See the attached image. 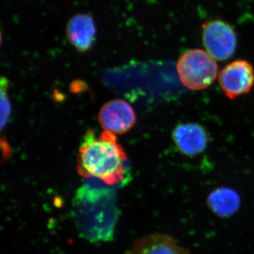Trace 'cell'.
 <instances>
[{"mask_svg": "<svg viewBox=\"0 0 254 254\" xmlns=\"http://www.w3.org/2000/svg\"><path fill=\"white\" fill-rule=\"evenodd\" d=\"M86 179L73 197L76 230L91 243L112 242L120 215L115 188L96 179Z\"/></svg>", "mask_w": 254, "mask_h": 254, "instance_id": "obj_1", "label": "cell"}, {"mask_svg": "<svg viewBox=\"0 0 254 254\" xmlns=\"http://www.w3.org/2000/svg\"><path fill=\"white\" fill-rule=\"evenodd\" d=\"M126 153L115 133L105 131L97 136L86 132L80 145L77 170L85 178H94L108 186H123L128 174Z\"/></svg>", "mask_w": 254, "mask_h": 254, "instance_id": "obj_2", "label": "cell"}, {"mask_svg": "<svg viewBox=\"0 0 254 254\" xmlns=\"http://www.w3.org/2000/svg\"><path fill=\"white\" fill-rule=\"evenodd\" d=\"M182 84L192 91H202L211 86L218 74L215 60L206 51L192 49L185 52L177 63Z\"/></svg>", "mask_w": 254, "mask_h": 254, "instance_id": "obj_3", "label": "cell"}, {"mask_svg": "<svg viewBox=\"0 0 254 254\" xmlns=\"http://www.w3.org/2000/svg\"><path fill=\"white\" fill-rule=\"evenodd\" d=\"M202 40L207 53L218 61L230 59L236 51V32L230 23L222 20L204 23Z\"/></svg>", "mask_w": 254, "mask_h": 254, "instance_id": "obj_4", "label": "cell"}, {"mask_svg": "<svg viewBox=\"0 0 254 254\" xmlns=\"http://www.w3.org/2000/svg\"><path fill=\"white\" fill-rule=\"evenodd\" d=\"M219 85L227 98L235 100L247 94L254 86V69L250 62L238 60L225 66L218 78Z\"/></svg>", "mask_w": 254, "mask_h": 254, "instance_id": "obj_5", "label": "cell"}, {"mask_svg": "<svg viewBox=\"0 0 254 254\" xmlns=\"http://www.w3.org/2000/svg\"><path fill=\"white\" fill-rule=\"evenodd\" d=\"M98 119L105 131L123 134L134 126L136 114L133 108L123 100H113L105 103Z\"/></svg>", "mask_w": 254, "mask_h": 254, "instance_id": "obj_6", "label": "cell"}, {"mask_svg": "<svg viewBox=\"0 0 254 254\" xmlns=\"http://www.w3.org/2000/svg\"><path fill=\"white\" fill-rule=\"evenodd\" d=\"M172 138L177 149L190 157L204 152L209 142L206 129L196 123L180 124L174 128Z\"/></svg>", "mask_w": 254, "mask_h": 254, "instance_id": "obj_7", "label": "cell"}, {"mask_svg": "<svg viewBox=\"0 0 254 254\" xmlns=\"http://www.w3.org/2000/svg\"><path fill=\"white\" fill-rule=\"evenodd\" d=\"M125 254H190L168 234L155 232L141 237Z\"/></svg>", "mask_w": 254, "mask_h": 254, "instance_id": "obj_8", "label": "cell"}, {"mask_svg": "<svg viewBox=\"0 0 254 254\" xmlns=\"http://www.w3.org/2000/svg\"><path fill=\"white\" fill-rule=\"evenodd\" d=\"M66 31L68 41L79 53L91 49L96 38V26L89 14H78L70 18Z\"/></svg>", "mask_w": 254, "mask_h": 254, "instance_id": "obj_9", "label": "cell"}, {"mask_svg": "<svg viewBox=\"0 0 254 254\" xmlns=\"http://www.w3.org/2000/svg\"><path fill=\"white\" fill-rule=\"evenodd\" d=\"M241 203L240 195L230 187L215 189L207 198L209 209L221 218H229L235 215L240 210Z\"/></svg>", "mask_w": 254, "mask_h": 254, "instance_id": "obj_10", "label": "cell"}, {"mask_svg": "<svg viewBox=\"0 0 254 254\" xmlns=\"http://www.w3.org/2000/svg\"><path fill=\"white\" fill-rule=\"evenodd\" d=\"M8 80L5 78L1 79V130L6 126L10 115H11V107L10 104L9 95H8Z\"/></svg>", "mask_w": 254, "mask_h": 254, "instance_id": "obj_11", "label": "cell"}]
</instances>
